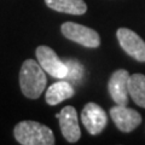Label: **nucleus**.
Here are the masks:
<instances>
[{
  "label": "nucleus",
  "instance_id": "2",
  "mask_svg": "<svg viewBox=\"0 0 145 145\" xmlns=\"http://www.w3.org/2000/svg\"><path fill=\"white\" fill-rule=\"evenodd\" d=\"M13 135L22 145H53L56 143L52 129L36 121H21L13 129Z\"/></svg>",
  "mask_w": 145,
  "mask_h": 145
},
{
  "label": "nucleus",
  "instance_id": "1",
  "mask_svg": "<svg viewBox=\"0 0 145 145\" xmlns=\"http://www.w3.org/2000/svg\"><path fill=\"white\" fill-rule=\"evenodd\" d=\"M39 62L27 59L23 62L20 70L21 91L27 98L36 99L41 96L47 84L46 74Z\"/></svg>",
  "mask_w": 145,
  "mask_h": 145
},
{
  "label": "nucleus",
  "instance_id": "9",
  "mask_svg": "<svg viewBox=\"0 0 145 145\" xmlns=\"http://www.w3.org/2000/svg\"><path fill=\"white\" fill-rule=\"evenodd\" d=\"M129 72L126 69H117L112 72V75L109 79L108 89L110 93V97L112 98L116 104L119 105H127L128 104V80H129Z\"/></svg>",
  "mask_w": 145,
  "mask_h": 145
},
{
  "label": "nucleus",
  "instance_id": "4",
  "mask_svg": "<svg viewBox=\"0 0 145 145\" xmlns=\"http://www.w3.org/2000/svg\"><path fill=\"white\" fill-rule=\"evenodd\" d=\"M36 58L42 69L52 78L64 79L68 75V67L64 61H62L57 53L48 46H39L36 48Z\"/></svg>",
  "mask_w": 145,
  "mask_h": 145
},
{
  "label": "nucleus",
  "instance_id": "13",
  "mask_svg": "<svg viewBox=\"0 0 145 145\" xmlns=\"http://www.w3.org/2000/svg\"><path fill=\"white\" fill-rule=\"evenodd\" d=\"M64 62L68 67L67 79L70 81H74L75 84H80L84 76V70H85L84 65L76 59H65Z\"/></svg>",
  "mask_w": 145,
  "mask_h": 145
},
{
  "label": "nucleus",
  "instance_id": "12",
  "mask_svg": "<svg viewBox=\"0 0 145 145\" xmlns=\"http://www.w3.org/2000/svg\"><path fill=\"white\" fill-rule=\"evenodd\" d=\"M128 92L137 105L145 108V75L133 74L129 76Z\"/></svg>",
  "mask_w": 145,
  "mask_h": 145
},
{
  "label": "nucleus",
  "instance_id": "11",
  "mask_svg": "<svg viewBox=\"0 0 145 145\" xmlns=\"http://www.w3.org/2000/svg\"><path fill=\"white\" fill-rule=\"evenodd\" d=\"M46 5L57 12L80 16L87 11V5L84 0H45Z\"/></svg>",
  "mask_w": 145,
  "mask_h": 145
},
{
  "label": "nucleus",
  "instance_id": "5",
  "mask_svg": "<svg viewBox=\"0 0 145 145\" xmlns=\"http://www.w3.org/2000/svg\"><path fill=\"white\" fill-rule=\"evenodd\" d=\"M116 36L122 50L140 63H145V41L140 36L128 28H120Z\"/></svg>",
  "mask_w": 145,
  "mask_h": 145
},
{
  "label": "nucleus",
  "instance_id": "6",
  "mask_svg": "<svg viewBox=\"0 0 145 145\" xmlns=\"http://www.w3.org/2000/svg\"><path fill=\"white\" fill-rule=\"evenodd\" d=\"M81 121L89 134L96 135L105 128L108 116L101 105L91 102L86 104L81 111Z\"/></svg>",
  "mask_w": 145,
  "mask_h": 145
},
{
  "label": "nucleus",
  "instance_id": "3",
  "mask_svg": "<svg viewBox=\"0 0 145 145\" xmlns=\"http://www.w3.org/2000/svg\"><path fill=\"white\" fill-rule=\"evenodd\" d=\"M62 34L67 39L76 44H80L85 47L96 48L101 45V36L94 29L85 27L74 22H65L61 27Z\"/></svg>",
  "mask_w": 145,
  "mask_h": 145
},
{
  "label": "nucleus",
  "instance_id": "10",
  "mask_svg": "<svg viewBox=\"0 0 145 145\" xmlns=\"http://www.w3.org/2000/svg\"><path fill=\"white\" fill-rule=\"evenodd\" d=\"M75 94V89L69 81L62 80L58 82L52 84L46 91L45 98L46 103L50 105H57L65 99H69Z\"/></svg>",
  "mask_w": 145,
  "mask_h": 145
},
{
  "label": "nucleus",
  "instance_id": "7",
  "mask_svg": "<svg viewBox=\"0 0 145 145\" xmlns=\"http://www.w3.org/2000/svg\"><path fill=\"white\" fill-rule=\"evenodd\" d=\"M110 116L115 126L121 132L125 133L132 132L142 123V116L139 112L135 111L134 109L128 108L127 105L116 104L115 106L110 109Z\"/></svg>",
  "mask_w": 145,
  "mask_h": 145
},
{
  "label": "nucleus",
  "instance_id": "8",
  "mask_svg": "<svg viewBox=\"0 0 145 145\" xmlns=\"http://www.w3.org/2000/svg\"><path fill=\"white\" fill-rule=\"evenodd\" d=\"M59 120V127L62 134L69 143H76L81 137V131L78 120L76 109L71 105H67L61 110L59 114H56Z\"/></svg>",
  "mask_w": 145,
  "mask_h": 145
}]
</instances>
